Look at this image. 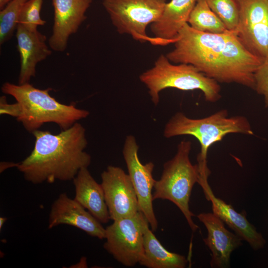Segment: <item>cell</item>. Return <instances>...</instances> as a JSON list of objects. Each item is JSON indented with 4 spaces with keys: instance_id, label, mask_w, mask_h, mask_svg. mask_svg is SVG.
Segmentation results:
<instances>
[{
    "instance_id": "cell-10",
    "label": "cell",
    "mask_w": 268,
    "mask_h": 268,
    "mask_svg": "<svg viewBox=\"0 0 268 268\" xmlns=\"http://www.w3.org/2000/svg\"><path fill=\"white\" fill-rule=\"evenodd\" d=\"M138 148L135 137L128 135L124 142L123 155L136 194L139 211L144 215L151 230L154 231L158 228L152 193L156 181L152 175L154 164L152 162L145 164L141 163L138 155Z\"/></svg>"
},
{
    "instance_id": "cell-6",
    "label": "cell",
    "mask_w": 268,
    "mask_h": 268,
    "mask_svg": "<svg viewBox=\"0 0 268 268\" xmlns=\"http://www.w3.org/2000/svg\"><path fill=\"white\" fill-rule=\"evenodd\" d=\"M191 149V141H180L175 155L164 163L160 178L155 181L152 196L153 200H167L174 203L195 232L199 227L193 219L195 214L190 209L189 202L193 188L198 183L199 174L197 165L190 160Z\"/></svg>"
},
{
    "instance_id": "cell-16",
    "label": "cell",
    "mask_w": 268,
    "mask_h": 268,
    "mask_svg": "<svg viewBox=\"0 0 268 268\" xmlns=\"http://www.w3.org/2000/svg\"><path fill=\"white\" fill-rule=\"evenodd\" d=\"M16 30L20 59L18 84H22L29 83L35 77L37 65L49 56L52 50L46 44V36L38 30L31 31L18 24Z\"/></svg>"
},
{
    "instance_id": "cell-18",
    "label": "cell",
    "mask_w": 268,
    "mask_h": 268,
    "mask_svg": "<svg viewBox=\"0 0 268 268\" xmlns=\"http://www.w3.org/2000/svg\"><path fill=\"white\" fill-rule=\"evenodd\" d=\"M75 188L74 200L101 223L110 219L101 184L92 177L87 168H83L72 180Z\"/></svg>"
},
{
    "instance_id": "cell-23",
    "label": "cell",
    "mask_w": 268,
    "mask_h": 268,
    "mask_svg": "<svg viewBox=\"0 0 268 268\" xmlns=\"http://www.w3.org/2000/svg\"><path fill=\"white\" fill-rule=\"evenodd\" d=\"M43 2V0H28L22 8L18 24L31 31H36L38 26L44 25L46 21L40 16Z\"/></svg>"
},
{
    "instance_id": "cell-26",
    "label": "cell",
    "mask_w": 268,
    "mask_h": 268,
    "mask_svg": "<svg viewBox=\"0 0 268 268\" xmlns=\"http://www.w3.org/2000/svg\"><path fill=\"white\" fill-rule=\"evenodd\" d=\"M17 163H14V162H2L0 163V172H3L4 170L6 169H7L8 168H11L13 167H16L17 166Z\"/></svg>"
},
{
    "instance_id": "cell-9",
    "label": "cell",
    "mask_w": 268,
    "mask_h": 268,
    "mask_svg": "<svg viewBox=\"0 0 268 268\" xmlns=\"http://www.w3.org/2000/svg\"><path fill=\"white\" fill-rule=\"evenodd\" d=\"M239 9L236 33L245 47L264 60L268 57V0H235Z\"/></svg>"
},
{
    "instance_id": "cell-5",
    "label": "cell",
    "mask_w": 268,
    "mask_h": 268,
    "mask_svg": "<svg viewBox=\"0 0 268 268\" xmlns=\"http://www.w3.org/2000/svg\"><path fill=\"white\" fill-rule=\"evenodd\" d=\"M139 78L147 88L155 105L159 102L160 93L168 88L183 91L200 90L205 100L209 103L217 102L221 98L218 82L191 65H175L163 54L158 57L152 67L141 73Z\"/></svg>"
},
{
    "instance_id": "cell-20",
    "label": "cell",
    "mask_w": 268,
    "mask_h": 268,
    "mask_svg": "<svg viewBox=\"0 0 268 268\" xmlns=\"http://www.w3.org/2000/svg\"><path fill=\"white\" fill-rule=\"evenodd\" d=\"M188 23L193 29L203 32L222 33L229 31L205 0H197Z\"/></svg>"
},
{
    "instance_id": "cell-2",
    "label": "cell",
    "mask_w": 268,
    "mask_h": 268,
    "mask_svg": "<svg viewBox=\"0 0 268 268\" xmlns=\"http://www.w3.org/2000/svg\"><path fill=\"white\" fill-rule=\"evenodd\" d=\"M32 134L34 148L16 166L28 182L39 184L72 180L80 169L90 165L91 156L84 151L88 143L86 130L80 123L57 134L39 130Z\"/></svg>"
},
{
    "instance_id": "cell-24",
    "label": "cell",
    "mask_w": 268,
    "mask_h": 268,
    "mask_svg": "<svg viewBox=\"0 0 268 268\" xmlns=\"http://www.w3.org/2000/svg\"><path fill=\"white\" fill-rule=\"evenodd\" d=\"M255 90L264 98L266 108H268V57L265 59L254 73Z\"/></svg>"
},
{
    "instance_id": "cell-1",
    "label": "cell",
    "mask_w": 268,
    "mask_h": 268,
    "mask_svg": "<svg viewBox=\"0 0 268 268\" xmlns=\"http://www.w3.org/2000/svg\"><path fill=\"white\" fill-rule=\"evenodd\" d=\"M174 44L166 55L171 62L191 65L218 83L255 90L254 73L264 60L249 51L235 32H203L187 23Z\"/></svg>"
},
{
    "instance_id": "cell-19",
    "label": "cell",
    "mask_w": 268,
    "mask_h": 268,
    "mask_svg": "<svg viewBox=\"0 0 268 268\" xmlns=\"http://www.w3.org/2000/svg\"><path fill=\"white\" fill-rule=\"evenodd\" d=\"M147 227L143 236V254L140 265L148 268H184L188 260L179 254L167 250Z\"/></svg>"
},
{
    "instance_id": "cell-28",
    "label": "cell",
    "mask_w": 268,
    "mask_h": 268,
    "mask_svg": "<svg viewBox=\"0 0 268 268\" xmlns=\"http://www.w3.org/2000/svg\"><path fill=\"white\" fill-rule=\"evenodd\" d=\"M7 220V218L4 217H0V229L3 227L4 223Z\"/></svg>"
},
{
    "instance_id": "cell-17",
    "label": "cell",
    "mask_w": 268,
    "mask_h": 268,
    "mask_svg": "<svg viewBox=\"0 0 268 268\" xmlns=\"http://www.w3.org/2000/svg\"><path fill=\"white\" fill-rule=\"evenodd\" d=\"M197 0H171L167 2L160 17L150 26L155 45L174 43L182 28L188 23Z\"/></svg>"
},
{
    "instance_id": "cell-3",
    "label": "cell",
    "mask_w": 268,
    "mask_h": 268,
    "mask_svg": "<svg viewBox=\"0 0 268 268\" xmlns=\"http://www.w3.org/2000/svg\"><path fill=\"white\" fill-rule=\"evenodd\" d=\"M1 90L18 103L20 113L16 119L29 133L47 123H55L62 130H66L89 115L86 110L58 101L49 93L51 88L39 89L30 82L15 84L5 82Z\"/></svg>"
},
{
    "instance_id": "cell-25",
    "label": "cell",
    "mask_w": 268,
    "mask_h": 268,
    "mask_svg": "<svg viewBox=\"0 0 268 268\" xmlns=\"http://www.w3.org/2000/svg\"><path fill=\"white\" fill-rule=\"evenodd\" d=\"M20 113V108L18 103L9 104L6 101L5 96L0 98V114L7 115L17 118Z\"/></svg>"
},
{
    "instance_id": "cell-7",
    "label": "cell",
    "mask_w": 268,
    "mask_h": 268,
    "mask_svg": "<svg viewBox=\"0 0 268 268\" xmlns=\"http://www.w3.org/2000/svg\"><path fill=\"white\" fill-rule=\"evenodd\" d=\"M167 0H103L102 4L120 34L155 44L146 28L160 17Z\"/></svg>"
},
{
    "instance_id": "cell-21",
    "label": "cell",
    "mask_w": 268,
    "mask_h": 268,
    "mask_svg": "<svg viewBox=\"0 0 268 268\" xmlns=\"http://www.w3.org/2000/svg\"><path fill=\"white\" fill-rule=\"evenodd\" d=\"M28 0H12L0 11V44L9 40L18 25L22 8Z\"/></svg>"
},
{
    "instance_id": "cell-8",
    "label": "cell",
    "mask_w": 268,
    "mask_h": 268,
    "mask_svg": "<svg viewBox=\"0 0 268 268\" xmlns=\"http://www.w3.org/2000/svg\"><path fill=\"white\" fill-rule=\"evenodd\" d=\"M150 227L140 211L134 215L116 220L105 228L103 247L113 258L126 267L139 263L143 254V236Z\"/></svg>"
},
{
    "instance_id": "cell-4",
    "label": "cell",
    "mask_w": 268,
    "mask_h": 268,
    "mask_svg": "<svg viewBox=\"0 0 268 268\" xmlns=\"http://www.w3.org/2000/svg\"><path fill=\"white\" fill-rule=\"evenodd\" d=\"M254 134L249 120L244 116L229 117L226 109H221L202 118L193 119L184 113H175L166 124L163 135L166 138L189 135L199 142L201 150L197 156V164L200 171L209 170L207 155L209 148L221 141L227 134Z\"/></svg>"
},
{
    "instance_id": "cell-15",
    "label": "cell",
    "mask_w": 268,
    "mask_h": 268,
    "mask_svg": "<svg viewBox=\"0 0 268 268\" xmlns=\"http://www.w3.org/2000/svg\"><path fill=\"white\" fill-rule=\"evenodd\" d=\"M205 198L211 202L212 212L226 223L242 240L246 241L254 250L264 247L266 240L262 235L247 219L245 211L239 213L233 206L217 198L208 183V179H200Z\"/></svg>"
},
{
    "instance_id": "cell-22",
    "label": "cell",
    "mask_w": 268,
    "mask_h": 268,
    "mask_svg": "<svg viewBox=\"0 0 268 268\" xmlns=\"http://www.w3.org/2000/svg\"><path fill=\"white\" fill-rule=\"evenodd\" d=\"M210 9L219 17L227 29L236 32L239 9L235 0H205Z\"/></svg>"
},
{
    "instance_id": "cell-13",
    "label": "cell",
    "mask_w": 268,
    "mask_h": 268,
    "mask_svg": "<svg viewBox=\"0 0 268 268\" xmlns=\"http://www.w3.org/2000/svg\"><path fill=\"white\" fill-rule=\"evenodd\" d=\"M61 224L76 227L99 239L105 238V228L101 223L66 193L61 194L53 202L49 215V229Z\"/></svg>"
},
{
    "instance_id": "cell-12",
    "label": "cell",
    "mask_w": 268,
    "mask_h": 268,
    "mask_svg": "<svg viewBox=\"0 0 268 268\" xmlns=\"http://www.w3.org/2000/svg\"><path fill=\"white\" fill-rule=\"evenodd\" d=\"M93 0H51L54 10L52 33L48 41L51 50L63 52L69 37L86 19V12Z\"/></svg>"
},
{
    "instance_id": "cell-27",
    "label": "cell",
    "mask_w": 268,
    "mask_h": 268,
    "mask_svg": "<svg viewBox=\"0 0 268 268\" xmlns=\"http://www.w3.org/2000/svg\"><path fill=\"white\" fill-rule=\"evenodd\" d=\"M12 0H0V9H2L9 2Z\"/></svg>"
},
{
    "instance_id": "cell-14",
    "label": "cell",
    "mask_w": 268,
    "mask_h": 268,
    "mask_svg": "<svg viewBox=\"0 0 268 268\" xmlns=\"http://www.w3.org/2000/svg\"><path fill=\"white\" fill-rule=\"evenodd\" d=\"M197 217L207 231L203 242L211 252L210 265L213 268H227L230 266L232 252L242 245V240L228 230L224 222L213 212H202Z\"/></svg>"
},
{
    "instance_id": "cell-11",
    "label": "cell",
    "mask_w": 268,
    "mask_h": 268,
    "mask_svg": "<svg viewBox=\"0 0 268 268\" xmlns=\"http://www.w3.org/2000/svg\"><path fill=\"white\" fill-rule=\"evenodd\" d=\"M101 178L111 219L131 217L139 211L135 190L128 174L123 169L108 166L101 173Z\"/></svg>"
}]
</instances>
